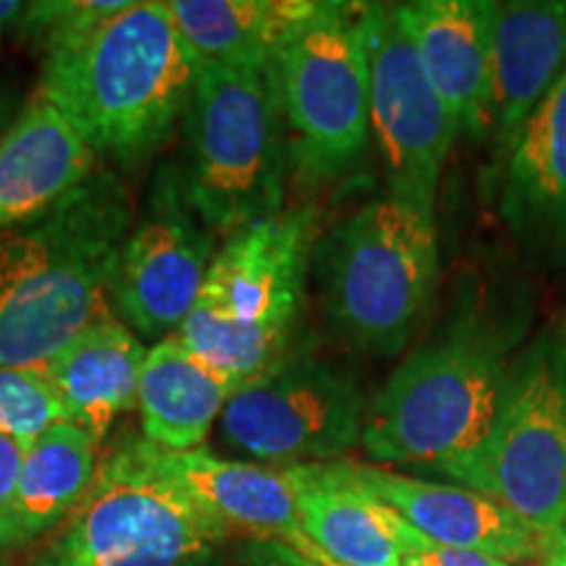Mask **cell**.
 I'll return each instance as SVG.
<instances>
[{
	"instance_id": "obj_8",
	"label": "cell",
	"mask_w": 566,
	"mask_h": 566,
	"mask_svg": "<svg viewBox=\"0 0 566 566\" xmlns=\"http://www.w3.org/2000/svg\"><path fill=\"white\" fill-rule=\"evenodd\" d=\"M370 3L321 0V9L271 63L286 124L289 168L307 187L349 174L370 142Z\"/></svg>"
},
{
	"instance_id": "obj_31",
	"label": "cell",
	"mask_w": 566,
	"mask_h": 566,
	"mask_svg": "<svg viewBox=\"0 0 566 566\" xmlns=\"http://www.w3.org/2000/svg\"><path fill=\"white\" fill-rule=\"evenodd\" d=\"M289 546H294L296 551H300V554L310 556V558H313V562H317L321 566H342V564H336L334 558H328L325 554H321V551H317V548L313 546V543H310L307 537H304V535H302V537H296V541L289 543Z\"/></svg>"
},
{
	"instance_id": "obj_26",
	"label": "cell",
	"mask_w": 566,
	"mask_h": 566,
	"mask_svg": "<svg viewBox=\"0 0 566 566\" xmlns=\"http://www.w3.org/2000/svg\"><path fill=\"white\" fill-rule=\"evenodd\" d=\"M396 537L405 551V566H514L495 556L478 554V551L438 546L409 527L399 514H396Z\"/></svg>"
},
{
	"instance_id": "obj_14",
	"label": "cell",
	"mask_w": 566,
	"mask_h": 566,
	"mask_svg": "<svg viewBox=\"0 0 566 566\" xmlns=\"http://www.w3.org/2000/svg\"><path fill=\"white\" fill-rule=\"evenodd\" d=\"M491 0H415L396 3L401 24L438 97L459 129L488 137L491 129Z\"/></svg>"
},
{
	"instance_id": "obj_20",
	"label": "cell",
	"mask_w": 566,
	"mask_h": 566,
	"mask_svg": "<svg viewBox=\"0 0 566 566\" xmlns=\"http://www.w3.org/2000/svg\"><path fill=\"white\" fill-rule=\"evenodd\" d=\"M101 446L71 422L34 438L17 488L0 509V554L30 548L69 520L97 475Z\"/></svg>"
},
{
	"instance_id": "obj_24",
	"label": "cell",
	"mask_w": 566,
	"mask_h": 566,
	"mask_svg": "<svg viewBox=\"0 0 566 566\" xmlns=\"http://www.w3.org/2000/svg\"><path fill=\"white\" fill-rule=\"evenodd\" d=\"M132 0H40L24 3L13 34L27 40L34 51L51 55L87 38L92 30L124 11Z\"/></svg>"
},
{
	"instance_id": "obj_23",
	"label": "cell",
	"mask_w": 566,
	"mask_h": 566,
	"mask_svg": "<svg viewBox=\"0 0 566 566\" xmlns=\"http://www.w3.org/2000/svg\"><path fill=\"white\" fill-rule=\"evenodd\" d=\"M321 0H168L197 63H273Z\"/></svg>"
},
{
	"instance_id": "obj_10",
	"label": "cell",
	"mask_w": 566,
	"mask_h": 566,
	"mask_svg": "<svg viewBox=\"0 0 566 566\" xmlns=\"http://www.w3.org/2000/svg\"><path fill=\"white\" fill-rule=\"evenodd\" d=\"M367 401L357 378L307 346L233 391L221 433L268 467L338 462L363 446Z\"/></svg>"
},
{
	"instance_id": "obj_28",
	"label": "cell",
	"mask_w": 566,
	"mask_h": 566,
	"mask_svg": "<svg viewBox=\"0 0 566 566\" xmlns=\"http://www.w3.org/2000/svg\"><path fill=\"white\" fill-rule=\"evenodd\" d=\"M32 441H24V438H11L0 436V509H3L9 495L17 488L19 472L24 467L27 451H30Z\"/></svg>"
},
{
	"instance_id": "obj_17",
	"label": "cell",
	"mask_w": 566,
	"mask_h": 566,
	"mask_svg": "<svg viewBox=\"0 0 566 566\" xmlns=\"http://www.w3.org/2000/svg\"><path fill=\"white\" fill-rule=\"evenodd\" d=\"M95 171V150L51 103L34 97L0 137V231L48 216Z\"/></svg>"
},
{
	"instance_id": "obj_29",
	"label": "cell",
	"mask_w": 566,
	"mask_h": 566,
	"mask_svg": "<svg viewBox=\"0 0 566 566\" xmlns=\"http://www.w3.org/2000/svg\"><path fill=\"white\" fill-rule=\"evenodd\" d=\"M21 11H24V3H19V0H0V40L6 34H13Z\"/></svg>"
},
{
	"instance_id": "obj_21",
	"label": "cell",
	"mask_w": 566,
	"mask_h": 566,
	"mask_svg": "<svg viewBox=\"0 0 566 566\" xmlns=\"http://www.w3.org/2000/svg\"><path fill=\"white\" fill-rule=\"evenodd\" d=\"M237 388L176 336L160 338L147 349L139 375L142 438L171 454L200 449Z\"/></svg>"
},
{
	"instance_id": "obj_9",
	"label": "cell",
	"mask_w": 566,
	"mask_h": 566,
	"mask_svg": "<svg viewBox=\"0 0 566 566\" xmlns=\"http://www.w3.org/2000/svg\"><path fill=\"white\" fill-rule=\"evenodd\" d=\"M548 535L566 527V325L516 352L491 433L443 472Z\"/></svg>"
},
{
	"instance_id": "obj_32",
	"label": "cell",
	"mask_w": 566,
	"mask_h": 566,
	"mask_svg": "<svg viewBox=\"0 0 566 566\" xmlns=\"http://www.w3.org/2000/svg\"><path fill=\"white\" fill-rule=\"evenodd\" d=\"M537 566H566V535L548 551L543 562H537Z\"/></svg>"
},
{
	"instance_id": "obj_7",
	"label": "cell",
	"mask_w": 566,
	"mask_h": 566,
	"mask_svg": "<svg viewBox=\"0 0 566 566\" xmlns=\"http://www.w3.org/2000/svg\"><path fill=\"white\" fill-rule=\"evenodd\" d=\"M229 535L174 478L158 446L126 436L30 566H210Z\"/></svg>"
},
{
	"instance_id": "obj_25",
	"label": "cell",
	"mask_w": 566,
	"mask_h": 566,
	"mask_svg": "<svg viewBox=\"0 0 566 566\" xmlns=\"http://www.w3.org/2000/svg\"><path fill=\"white\" fill-rule=\"evenodd\" d=\"M66 422L51 380L34 367H0V436L34 441Z\"/></svg>"
},
{
	"instance_id": "obj_1",
	"label": "cell",
	"mask_w": 566,
	"mask_h": 566,
	"mask_svg": "<svg viewBox=\"0 0 566 566\" xmlns=\"http://www.w3.org/2000/svg\"><path fill=\"white\" fill-rule=\"evenodd\" d=\"M197 59L168 3L137 0L74 45L42 59L38 97L95 155L134 171L158 155L187 113Z\"/></svg>"
},
{
	"instance_id": "obj_16",
	"label": "cell",
	"mask_w": 566,
	"mask_h": 566,
	"mask_svg": "<svg viewBox=\"0 0 566 566\" xmlns=\"http://www.w3.org/2000/svg\"><path fill=\"white\" fill-rule=\"evenodd\" d=\"M499 212L527 252L566 260V71L506 153Z\"/></svg>"
},
{
	"instance_id": "obj_6",
	"label": "cell",
	"mask_w": 566,
	"mask_h": 566,
	"mask_svg": "<svg viewBox=\"0 0 566 566\" xmlns=\"http://www.w3.org/2000/svg\"><path fill=\"white\" fill-rule=\"evenodd\" d=\"M317 296L346 342L394 357L412 342L441 281L436 218L384 197L370 200L313 250Z\"/></svg>"
},
{
	"instance_id": "obj_3",
	"label": "cell",
	"mask_w": 566,
	"mask_h": 566,
	"mask_svg": "<svg viewBox=\"0 0 566 566\" xmlns=\"http://www.w3.org/2000/svg\"><path fill=\"white\" fill-rule=\"evenodd\" d=\"M520 334L480 313H459L401 359L367 405L363 449L378 467L464 462L499 412Z\"/></svg>"
},
{
	"instance_id": "obj_30",
	"label": "cell",
	"mask_w": 566,
	"mask_h": 566,
	"mask_svg": "<svg viewBox=\"0 0 566 566\" xmlns=\"http://www.w3.org/2000/svg\"><path fill=\"white\" fill-rule=\"evenodd\" d=\"M19 111H17V101L9 95L6 90H0V137L9 132V126L17 122Z\"/></svg>"
},
{
	"instance_id": "obj_11",
	"label": "cell",
	"mask_w": 566,
	"mask_h": 566,
	"mask_svg": "<svg viewBox=\"0 0 566 566\" xmlns=\"http://www.w3.org/2000/svg\"><path fill=\"white\" fill-rule=\"evenodd\" d=\"M370 137L384 163L388 197L436 218V200L459 122L449 111L401 24L396 3L367 9Z\"/></svg>"
},
{
	"instance_id": "obj_4",
	"label": "cell",
	"mask_w": 566,
	"mask_h": 566,
	"mask_svg": "<svg viewBox=\"0 0 566 566\" xmlns=\"http://www.w3.org/2000/svg\"><path fill=\"white\" fill-rule=\"evenodd\" d=\"M317 237L313 208H283L233 233L174 336L237 386L268 370L292 349Z\"/></svg>"
},
{
	"instance_id": "obj_22",
	"label": "cell",
	"mask_w": 566,
	"mask_h": 566,
	"mask_svg": "<svg viewBox=\"0 0 566 566\" xmlns=\"http://www.w3.org/2000/svg\"><path fill=\"white\" fill-rule=\"evenodd\" d=\"M168 470L229 533L292 543L302 537L296 493L283 467L233 462L205 449L171 454Z\"/></svg>"
},
{
	"instance_id": "obj_12",
	"label": "cell",
	"mask_w": 566,
	"mask_h": 566,
	"mask_svg": "<svg viewBox=\"0 0 566 566\" xmlns=\"http://www.w3.org/2000/svg\"><path fill=\"white\" fill-rule=\"evenodd\" d=\"M216 258V233L195 210L176 163L153 176L147 202L122 244L108 302L126 328L158 344L192 313Z\"/></svg>"
},
{
	"instance_id": "obj_27",
	"label": "cell",
	"mask_w": 566,
	"mask_h": 566,
	"mask_svg": "<svg viewBox=\"0 0 566 566\" xmlns=\"http://www.w3.org/2000/svg\"><path fill=\"white\" fill-rule=\"evenodd\" d=\"M239 566H321L294 546L271 537H254L239 551Z\"/></svg>"
},
{
	"instance_id": "obj_33",
	"label": "cell",
	"mask_w": 566,
	"mask_h": 566,
	"mask_svg": "<svg viewBox=\"0 0 566 566\" xmlns=\"http://www.w3.org/2000/svg\"><path fill=\"white\" fill-rule=\"evenodd\" d=\"M564 535H566V527H564Z\"/></svg>"
},
{
	"instance_id": "obj_2",
	"label": "cell",
	"mask_w": 566,
	"mask_h": 566,
	"mask_svg": "<svg viewBox=\"0 0 566 566\" xmlns=\"http://www.w3.org/2000/svg\"><path fill=\"white\" fill-rule=\"evenodd\" d=\"M134 202L97 168L48 216L0 231V367L42 370L103 313Z\"/></svg>"
},
{
	"instance_id": "obj_15",
	"label": "cell",
	"mask_w": 566,
	"mask_h": 566,
	"mask_svg": "<svg viewBox=\"0 0 566 566\" xmlns=\"http://www.w3.org/2000/svg\"><path fill=\"white\" fill-rule=\"evenodd\" d=\"M566 71V0L495 3L491 129L495 153L512 150L543 97Z\"/></svg>"
},
{
	"instance_id": "obj_5",
	"label": "cell",
	"mask_w": 566,
	"mask_h": 566,
	"mask_svg": "<svg viewBox=\"0 0 566 566\" xmlns=\"http://www.w3.org/2000/svg\"><path fill=\"white\" fill-rule=\"evenodd\" d=\"M184 132V189L216 237L279 216L289 142L271 63H197Z\"/></svg>"
},
{
	"instance_id": "obj_19",
	"label": "cell",
	"mask_w": 566,
	"mask_h": 566,
	"mask_svg": "<svg viewBox=\"0 0 566 566\" xmlns=\"http://www.w3.org/2000/svg\"><path fill=\"white\" fill-rule=\"evenodd\" d=\"M292 480L302 535L342 566H405L396 512L352 478L346 459L283 467Z\"/></svg>"
},
{
	"instance_id": "obj_13",
	"label": "cell",
	"mask_w": 566,
	"mask_h": 566,
	"mask_svg": "<svg viewBox=\"0 0 566 566\" xmlns=\"http://www.w3.org/2000/svg\"><path fill=\"white\" fill-rule=\"evenodd\" d=\"M352 478L394 509L409 527L446 548L478 551L506 564L543 562L564 535L543 530L509 512L499 501L457 483H433L378 464L349 462Z\"/></svg>"
},
{
	"instance_id": "obj_18",
	"label": "cell",
	"mask_w": 566,
	"mask_h": 566,
	"mask_svg": "<svg viewBox=\"0 0 566 566\" xmlns=\"http://www.w3.org/2000/svg\"><path fill=\"white\" fill-rule=\"evenodd\" d=\"M145 357L142 338L108 307L66 349L55 354L42 373L59 396L66 422L103 443L118 417L137 409Z\"/></svg>"
}]
</instances>
